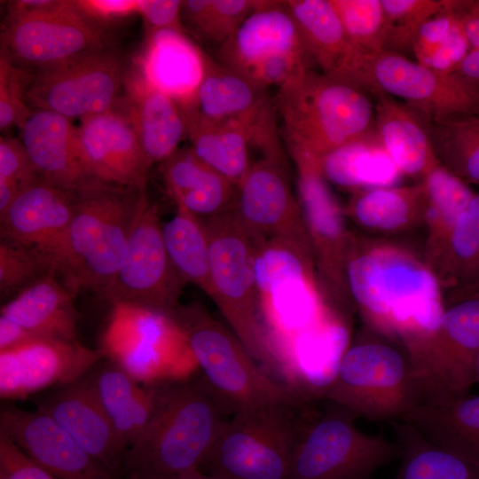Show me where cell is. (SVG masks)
Masks as SVG:
<instances>
[{
  "mask_svg": "<svg viewBox=\"0 0 479 479\" xmlns=\"http://www.w3.org/2000/svg\"><path fill=\"white\" fill-rule=\"evenodd\" d=\"M346 281L364 327L404 349L413 366L446 307L424 257L394 241L355 234Z\"/></svg>",
  "mask_w": 479,
  "mask_h": 479,
  "instance_id": "6da1fadb",
  "label": "cell"
},
{
  "mask_svg": "<svg viewBox=\"0 0 479 479\" xmlns=\"http://www.w3.org/2000/svg\"><path fill=\"white\" fill-rule=\"evenodd\" d=\"M148 201L146 187L87 181L76 189L72 220L51 259L75 297L84 289L101 295L109 287Z\"/></svg>",
  "mask_w": 479,
  "mask_h": 479,
  "instance_id": "7a4b0ae2",
  "label": "cell"
},
{
  "mask_svg": "<svg viewBox=\"0 0 479 479\" xmlns=\"http://www.w3.org/2000/svg\"><path fill=\"white\" fill-rule=\"evenodd\" d=\"M202 376L167 381L157 412L127 452L122 476H174L203 466L227 420Z\"/></svg>",
  "mask_w": 479,
  "mask_h": 479,
  "instance_id": "3957f363",
  "label": "cell"
},
{
  "mask_svg": "<svg viewBox=\"0 0 479 479\" xmlns=\"http://www.w3.org/2000/svg\"><path fill=\"white\" fill-rule=\"evenodd\" d=\"M360 82L310 67L279 88L275 99L290 155L320 161L326 153L369 134L374 101Z\"/></svg>",
  "mask_w": 479,
  "mask_h": 479,
  "instance_id": "277c9868",
  "label": "cell"
},
{
  "mask_svg": "<svg viewBox=\"0 0 479 479\" xmlns=\"http://www.w3.org/2000/svg\"><path fill=\"white\" fill-rule=\"evenodd\" d=\"M184 333L204 381L226 414L269 404L301 409L302 398L263 370L236 334L200 302L171 314Z\"/></svg>",
  "mask_w": 479,
  "mask_h": 479,
  "instance_id": "5b68a950",
  "label": "cell"
},
{
  "mask_svg": "<svg viewBox=\"0 0 479 479\" xmlns=\"http://www.w3.org/2000/svg\"><path fill=\"white\" fill-rule=\"evenodd\" d=\"M255 275L269 340L307 343L343 321L319 287L312 253L279 239L255 240Z\"/></svg>",
  "mask_w": 479,
  "mask_h": 479,
  "instance_id": "8992f818",
  "label": "cell"
},
{
  "mask_svg": "<svg viewBox=\"0 0 479 479\" xmlns=\"http://www.w3.org/2000/svg\"><path fill=\"white\" fill-rule=\"evenodd\" d=\"M321 395L372 421L401 420L422 401L404 349L365 327L342 354Z\"/></svg>",
  "mask_w": 479,
  "mask_h": 479,
  "instance_id": "52a82bcc",
  "label": "cell"
},
{
  "mask_svg": "<svg viewBox=\"0 0 479 479\" xmlns=\"http://www.w3.org/2000/svg\"><path fill=\"white\" fill-rule=\"evenodd\" d=\"M200 219L209 246L210 298L251 357L273 366L275 355L262 320L255 283V240L233 211Z\"/></svg>",
  "mask_w": 479,
  "mask_h": 479,
  "instance_id": "ba28073f",
  "label": "cell"
},
{
  "mask_svg": "<svg viewBox=\"0 0 479 479\" xmlns=\"http://www.w3.org/2000/svg\"><path fill=\"white\" fill-rule=\"evenodd\" d=\"M98 351L144 384L185 380L198 367L171 315L127 304H112Z\"/></svg>",
  "mask_w": 479,
  "mask_h": 479,
  "instance_id": "9c48e42d",
  "label": "cell"
},
{
  "mask_svg": "<svg viewBox=\"0 0 479 479\" xmlns=\"http://www.w3.org/2000/svg\"><path fill=\"white\" fill-rule=\"evenodd\" d=\"M329 404L322 414L302 422L290 479H373L381 467L400 459L399 443L362 432L355 413Z\"/></svg>",
  "mask_w": 479,
  "mask_h": 479,
  "instance_id": "30bf717a",
  "label": "cell"
},
{
  "mask_svg": "<svg viewBox=\"0 0 479 479\" xmlns=\"http://www.w3.org/2000/svg\"><path fill=\"white\" fill-rule=\"evenodd\" d=\"M295 409L269 404L233 414L202 467L227 479H290L302 422Z\"/></svg>",
  "mask_w": 479,
  "mask_h": 479,
  "instance_id": "8fae6325",
  "label": "cell"
},
{
  "mask_svg": "<svg viewBox=\"0 0 479 479\" xmlns=\"http://www.w3.org/2000/svg\"><path fill=\"white\" fill-rule=\"evenodd\" d=\"M124 81L122 60L106 47L36 69L25 99L35 110L81 121L114 109Z\"/></svg>",
  "mask_w": 479,
  "mask_h": 479,
  "instance_id": "7c38bea8",
  "label": "cell"
},
{
  "mask_svg": "<svg viewBox=\"0 0 479 479\" xmlns=\"http://www.w3.org/2000/svg\"><path fill=\"white\" fill-rule=\"evenodd\" d=\"M298 200L310 237L317 279L334 310L342 315L354 308L347 287L346 265L355 233L324 178L319 161L294 159ZM355 309V308H354Z\"/></svg>",
  "mask_w": 479,
  "mask_h": 479,
  "instance_id": "4fadbf2b",
  "label": "cell"
},
{
  "mask_svg": "<svg viewBox=\"0 0 479 479\" xmlns=\"http://www.w3.org/2000/svg\"><path fill=\"white\" fill-rule=\"evenodd\" d=\"M1 46L15 67L39 69L106 48V36L75 1L56 0L42 10L8 14Z\"/></svg>",
  "mask_w": 479,
  "mask_h": 479,
  "instance_id": "5bb4252c",
  "label": "cell"
},
{
  "mask_svg": "<svg viewBox=\"0 0 479 479\" xmlns=\"http://www.w3.org/2000/svg\"><path fill=\"white\" fill-rule=\"evenodd\" d=\"M359 81L372 93L404 100L426 121L479 113L478 86L455 72H440L397 52L366 57Z\"/></svg>",
  "mask_w": 479,
  "mask_h": 479,
  "instance_id": "9a60e30c",
  "label": "cell"
},
{
  "mask_svg": "<svg viewBox=\"0 0 479 479\" xmlns=\"http://www.w3.org/2000/svg\"><path fill=\"white\" fill-rule=\"evenodd\" d=\"M478 355L479 298H465L446 305L414 365L421 404L467 396L476 382Z\"/></svg>",
  "mask_w": 479,
  "mask_h": 479,
  "instance_id": "2e32d148",
  "label": "cell"
},
{
  "mask_svg": "<svg viewBox=\"0 0 479 479\" xmlns=\"http://www.w3.org/2000/svg\"><path fill=\"white\" fill-rule=\"evenodd\" d=\"M186 283L167 253L158 206L148 201L131 232L126 255L101 294L112 304H127L171 315Z\"/></svg>",
  "mask_w": 479,
  "mask_h": 479,
  "instance_id": "e0dca14e",
  "label": "cell"
},
{
  "mask_svg": "<svg viewBox=\"0 0 479 479\" xmlns=\"http://www.w3.org/2000/svg\"><path fill=\"white\" fill-rule=\"evenodd\" d=\"M232 211L254 239L286 240L313 254L284 154L263 155L253 161L238 185Z\"/></svg>",
  "mask_w": 479,
  "mask_h": 479,
  "instance_id": "ac0fdd59",
  "label": "cell"
},
{
  "mask_svg": "<svg viewBox=\"0 0 479 479\" xmlns=\"http://www.w3.org/2000/svg\"><path fill=\"white\" fill-rule=\"evenodd\" d=\"M102 358L77 342L39 337L0 352V396L25 398L50 387H59L87 375Z\"/></svg>",
  "mask_w": 479,
  "mask_h": 479,
  "instance_id": "d6986e66",
  "label": "cell"
},
{
  "mask_svg": "<svg viewBox=\"0 0 479 479\" xmlns=\"http://www.w3.org/2000/svg\"><path fill=\"white\" fill-rule=\"evenodd\" d=\"M179 106L191 148L205 163L237 186L253 163L252 146L262 155L283 151L276 118L212 122L201 117L191 105Z\"/></svg>",
  "mask_w": 479,
  "mask_h": 479,
  "instance_id": "ffe728a7",
  "label": "cell"
},
{
  "mask_svg": "<svg viewBox=\"0 0 479 479\" xmlns=\"http://www.w3.org/2000/svg\"><path fill=\"white\" fill-rule=\"evenodd\" d=\"M80 157L88 181L146 187L152 165L124 113L88 116L77 126Z\"/></svg>",
  "mask_w": 479,
  "mask_h": 479,
  "instance_id": "44dd1931",
  "label": "cell"
},
{
  "mask_svg": "<svg viewBox=\"0 0 479 479\" xmlns=\"http://www.w3.org/2000/svg\"><path fill=\"white\" fill-rule=\"evenodd\" d=\"M0 434L55 479H119L81 448L50 416L10 406L0 412Z\"/></svg>",
  "mask_w": 479,
  "mask_h": 479,
  "instance_id": "7402d4cb",
  "label": "cell"
},
{
  "mask_svg": "<svg viewBox=\"0 0 479 479\" xmlns=\"http://www.w3.org/2000/svg\"><path fill=\"white\" fill-rule=\"evenodd\" d=\"M86 452L116 477L122 476L128 449L104 412L87 375L56 389L37 403Z\"/></svg>",
  "mask_w": 479,
  "mask_h": 479,
  "instance_id": "603a6c76",
  "label": "cell"
},
{
  "mask_svg": "<svg viewBox=\"0 0 479 479\" xmlns=\"http://www.w3.org/2000/svg\"><path fill=\"white\" fill-rule=\"evenodd\" d=\"M75 202L76 189L40 178L0 216L1 240L35 247L51 261L72 220Z\"/></svg>",
  "mask_w": 479,
  "mask_h": 479,
  "instance_id": "cb8c5ba5",
  "label": "cell"
},
{
  "mask_svg": "<svg viewBox=\"0 0 479 479\" xmlns=\"http://www.w3.org/2000/svg\"><path fill=\"white\" fill-rule=\"evenodd\" d=\"M21 142L41 178L75 190L88 180L79 150L77 126L56 113L34 110L20 127Z\"/></svg>",
  "mask_w": 479,
  "mask_h": 479,
  "instance_id": "d4e9b609",
  "label": "cell"
},
{
  "mask_svg": "<svg viewBox=\"0 0 479 479\" xmlns=\"http://www.w3.org/2000/svg\"><path fill=\"white\" fill-rule=\"evenodd\" d=\"M287 4L308 59L325 75L358 81L366 57L349 40L330 0H288Z\"/></svg>",
  "mask_w": 479,
  "mask_h": 479,
  "instance_id": "484cf974",
  "label": "cell"
},
{
  "mask_svg": "<svg viewBox=\"0 0 479 479\" xmlns=\"http://www.w3.org/2000/svg\"><path fill=\"white\" fill-rule=\"evenodd\" d=\"M284 52L305 54L287 1L262 0L234 34L218 47L217 59L223 65L244 73L259 61Z\"/></svg>",
  "mask_w": 479,
  "mask_h": 479,
  "instance_id": "4316f807",
  "label": "cell"
},
{
  "mask_svg": "<svg viewBox=\"0 0 479 479\" xmlns=\"http://www.w3.org/2000/svg\"><path fill=\"white\" fill-rule=\"evenodd\" d=\"M88 376L118 438L129 449L153 419L167 381L140 383L108 360Z\"/></svg>",
  "mask_w": 479,
  "mask_h": 479,
  "instance_id": "83f0119b",
  "label": "cell"
},
{
  "mask_svg": "<svg viewBox=\"0 0 479 479\" xmlns=\"http://www.w3.org/2000/svg\"><path fill=\"white\" fill-rule=\"evenodd\" d=\"M207 55L183 32L151 31L141 60L140 78L179 106L190 105L202 82Z\"/></svg>",
  "mask_w": 479,
  "mask_h": 479,
  "instance_id": "f1b7e54d",
  "label": "cell"
},
{
  "mask_svg": "<svg viewBox=\"0 0 479 479\" xmlns=\"http://www.w3.org/2000/svg\"><path fill=\"white\" fill-rule=\"evenodd\" d=\"M374 124L379 140L401 173L422 181L441 166L426 121L406 104L373 92Z\"/></svg>",
  "mask_w": 479,
  "mask_h": 479,
  "instance_id": "f546056e",
  "label": "cell"
},
{
  "mask_svg": "<svg viewBox=\"0 0 479 479\" xmlns=\"http://www.w3.org/2000/svg\"><path fill=\"white\" fill-rule=\"evenodd\" d=\"M165 190L176 203L199 217L232 211L238 186L189 148L177 149L161 163Z\"/></svg>",
  "mask_w": 479,
  "mask_h": 479,
  "instance_id": "4dcf8cb0",
  "label": "cell"
},
{
  "mask_svg": "<svg viewBox=\"0 0 479 479\" xmlns=\"http://www.w3.org/2000/svg\"><path fill=\"white\" fill-rule=\"evenodd\" d=\"M204 119L263 121L276 116L267 89L207 55L206 69L190 104Z\"/></svg>",
  "mask_w": 479,
  "mask_h": 479,
  "instance_id": "1f68e13d",
  "label": "cell"
},
{
  "mask_svg": "<svg viewBox=\"0 0 479 479\" xmlns=\"http://www.w3.org/2000/svg\"><path fill=\"white\" fill-rule=\"evenodd\" d=\"M75 296L55 271L34 282L1 307V316L39 337L77 342Z\"/></svg>",
  "mask_w": 479,
  "mask_h": 479,
  "instance_id": "d6a6232c",
  "label": "cell"
},
{
  "mask_svg": "<svg viewBox=\"0 0 479 479\" xmlns=\"http://www.w3.org/2000/svg\"><path fill=\"white\" fill-rule=\"evenodd\" d=\"M425 192L421 182L381 186L352 192L344 208L346 218L378 234H397L423 224Z\"/></svg>",
  "mask_w": 479,
  "mask_h": 479,
  "instance_id": "836d02e7",
  "label": "cell"
},
{
  "mask_svg": "<svg viewBox=\"0 0 479 479\" xmlns=\"http://www.w3.org/2000/svg\"><path fill=\"white\" fill-rule=\"evenodd\" d=\"M136 87L125 115L149 163H161L178 149L186 136L181 108L175 99L141 78Z\"/></svg>",
  "mask_w": 479,
  "mask_h": 479,
  "instance_id": "e575fe53",
  "label": "cell"
},
{
  "mask_svg": "<svg viewBox=\"0 0 479 479\" xmlns=\"http://www.w3.org/2000/svg\"><path fill=\"white\" fill-rule=\"evenodd\" d=\"M431 443L479 461V395L420 404L401 420Z\"/></svg>",
  "mask_w": 479,
  "mask_h": 479,
  "instance_id": "d590c367",
  "label": "cell"
},
{
  "mask_svg": "<svg viewBox=\"0 0 479 479\" xmlns=\"http://www.w3.org/2000/svg\"><path fill=\"white\" fill-rule=\"evenodd\" d=\"M319 164L327 183L351 192L392 186L402 176L372 132L326 153Z\"/></svg>",
  "mask_w": 479,
  "mask_h": 479,
  "instance_id": "8d00e7d4",
  "label": "cell"
},
{
  "mask_svg": "<svg viewBox=\"0 0 479 479\" xmlns=\"http://www.w3.org/2000/svg\"><path fill=\"white\" fill-rule=\"evenodd\" d=\"M389 423L402 448L393 479H479V461L431 443L404 420Z\"/></svg>",
  "mask_w": 479,
  "mask_h": 479,
  "instance_id": "74e56055",
  "label": "cell"
},
{
  "mask_svg": "<svg viewBox=\"0 0 479 479\" xmlns=\"http://www.w3.org/2000/svg\"><path fill=\"white\" fill-rule=\"evenodd\" d=\"M420 182L425 192L423 224L427 229L423 257L429 266L475 193L465 181L442 165Z\"/></svg>",
  "mask_w": 479,
  "mask_h": 479,
  "instance_id": "f35d334b",
  "label": "cell"
},
{
  "mask_svg": "<svg viewBox=\"0 0 479 479\" xmlns=\"http://www.w3.org/2000/svg\"><path fill=\"white\" fill-rule=\"evenodd\" d=\"M169 257L182 279L212 294L208 235L200 217L182 207L162 224Z\"/></svg>",
  "mask_w": 479,
  "mask_h": 479,
  "instance_id": "ab89813d",
  "label": "cell"
},
{
  "mask_svg": "<svg viewBox=\"0 0 479 479\" xmlns=\"http://www.w3.org/2000/svg\"><path fill=\"white\" fill-rule=\"evenodd\" d=\"M429 267L444 289L453 290L479 278V194L460 214Z\"/></svg>",
  "mask_w": 479,
  "mask_h": 479,
  "instance_id": "60d3db41",
  "label": "cell"
},
{
  "mask_svg": "<svg viewBox=\"0 0 479 479\" xmlns=\"http://www.w3.org/2000/svg\"><path fill=\"white\" fill-rule=\"evenodd\" d=\"M426 122L441 165L463 181L479 183V113Z\"/></svg>",
  "mask_w": 479,
  "mask_h": 479,
  "instance_id": "b9f144b4",
  "label": "cell"
},
{
  "mask_svg": "<svg viewBox=\"0 0 479 479\" xmlns=\"http://www.w3.org/2000/svg\"><path fill=\"white\" fill-rule=\"evenodd\" d=\"M262 0H185L181 16L200 39L224 43L242 22L261 4Z\"/></svg>",
  "mask_w": 479,
  "mask_h": 479,
  "instance_id": "7bdbcfd3",
  "label": "cell"
},
{
  "mask_svg": "<svg viewBox=\"0 0 479 479\" xmlns=\"http://www.w3.org/2000/svg\"><path fill=\"white\" fill-rule=\"evenodd\" d=\"M353 46L365 57L385 50L387 27L381 0H330Z\"/></svg>",
  "mask_w": 479,
  "mask_h": 479,
  "instance_id": "ee69618b",
  "label": "cell"
},
{
  "mask_svg": "<svg viewBox=\"0 0 479 479\" xmlns=\"http://www.w3.org/2000/svg\"><path fill=\"white\" fill-rule=\"evenodd\" d=\"M386 19L385 50L404 55L412 51L421 26L445 10L449 0H381Z\"/></svg>",
  "mask_w": 479,
  "mask_h": 479,
  "instance_id": "f6af8a7d",
  "label": "cell"
},
{
  "mask_svg": "<svg viewBox=\"0 0 479 479\" xmlns=\"http://www.w3.org/2000/svg\"><path fill=\"white\" fill-rule=\"evenodd\" d=\"M52 271H55L52 262L40 250L1 240L0 292L2 296H15Z\"/></svg>",
  "mask_w": 479,
  "mask_h": 479,
  "instance_id": "bcb514c9",
  "label": "cell"
},
{
  "mask_svg": "<svg viewBox=\"0 0 479 479\" xmlns=\"http://www.w3.org/2000/svg\"><path fill=\"white\" fill-rule=\"evenodd\" d=\"M24 68L12 65L1 54L0 59V129L6 130L18 125L20 128L32 114L25 103Z\"/></svg>",
  "mask_w": 479,
  "mask_h": 479,
  "instance_id": "7dc6e473",
  "label": "cell"
},
{
  "mask_svg": "<svg viewBox=\"0 0 479 479\" xmlns=\"http://www.w3.org/2000/svg\"><path fill=\"white\" fill-rule=\"evenodd\" d=\"M461 3L462 1H451L445 10L421 26L412 48L417 62L424 66L428 64L457 22Z\"/></svg>",
  "mask_w": 479,
  "mask_h": 479,
  "instance_id": "c3c4849f",
  "label": "cell"
},
{
  "mask_svg": "<svg viewBox=\"0 0 479 479\" xmlns=\"http://www.w3.org/2000/svg\"><path fill=\"white\" fill-rule=\"evenodd\" d=\"M40 178L21 140L1 137L0 181L12 184L22 192Z\"/></svg>",
  "mask_w": 479,
  "mask_h": 479,
  "instance_id": "681fc988",
  "label": "cell"
},
{
  "mask_svg": "<svg viewBox=\"0 0 479 479\" xmlns=\"http://www.w3.org/2000/svg\"><path fill=\"white\" fill-rule=\"evenodd\" d=\"M0 479H55L26 455L11 439L0 434Z\"/></svg>",
  "mask_w": 479,
  "mask_h": 479,
  "instance_id": "f907efd6",
  "label": "cell"
},
{
  "mask_svg": "<svg viewBox=\"0 0 479 479\" xmlns=\"http://www.w3.org/2000/svg\"><path fill=\"white\" fill-rule=\"evenodd\" d=\"M181 8L182 1L179 0H137V14L151 31L175 30L185 33Z\"/></svg>",
  "mask_w": 479,
  "mask_h": 479,
  "instance_id": "816d5d0a",
  "label": "cell"
},
{
  "mask_svg": "<svg viewBox=\"0 0 479 479\" xmlns=\"http://www.w3.org/2000/svg\"><path fill=\"white\" fill-rule=\"evenodd\" d=\"M470 49L459 14L452 29L426 66L440 72L452 73Z\"/></svg>",
  "mask_w": 479,
  "mask_h": 479,
  "instance_id": "f5cc1de1",
  "label": "cell"
},
{
  "mask_svg": "<svg viewBox=\"0 0 479 479\" xmlns=\"http://www.w3.org/2000/svg\"><path fill=\"white\" fill-rule=\"evenodd\" d=\"M75 3L98 24L137 14V0H79Z\"/></svg>",
  "mask_w": 479,
  "mask_h": 479,
  "instance_id": "db71d44e",
  "label": "cell"
},
{
  "mask_svg": "<svg viewBox=\"0 0 479 479\" xmlns=\"http://www.w3.org/2000/svg\"><path fill=\"white\" fill-rule=\"evenodd\" d=\"M36 338L39 336L23 326L0 316V352L13 349Z\"/></svg>",
  "mask_w": 479,
  "mask_h": 479,
  "instance_id": "11a10c76",
  "label": "cell"
},
{
  "mask_svg": "<svg viewBox=\"0 0 479 479\" xmlns=\"http://www.w3.org/2000/svg\"><path fill=\"white\" fill-rule=\"evenodd\" d=\"M459 14L470 48L479 49V1H462Z\"/></svg>",
  "mask_w": 479,
  "mask_h": 479,
  "instance_id": "9f6ffc18",
  "label": "cell"
},
{
  "mask_svg": "<svg viewBox=\"0 0 479 479\" xmlns=\"http://www.w3.org/2000/svg\"><path fill=\"white\" fill-rule=\"evenodd\" d=\"M453 72L479 87V49H470Z\"/></svg>",
  "mask_w": 479,
  "mask_h": 479,
  "instance_id": "6f0895ef",
  "label": "cell"
},
{
  "mask_svg": "<svg viewBox=\"0 0 479 479\" xmlns=\"http://www.w3.org/2000/svg\"><path fill=\"white\" fill-rule=\"evenodd\" d=\"M470 297L479 298V278L468 284L452 290L446 305Z\"/></svg>",
  "mask_w": 479,
  "mask_h": 479,
  "instance_id": "680465c9",
  "label": "cell"
},
{
  "mask_svg": "<svg viewBox=\"0 0 479 479\" xmlns=\"http://www.w3.org/2000/svg\"><path fill=\"white\" fill-rule=\"evenodd\" d=\"M177 479H227L220 475H211V474H203L200 468H195L187 472H185L178 476Z\"/></svg>",
  "mask_w": 479,
  "mask_h": 479,
  "instance_id": "91938a15",
  "label": "cell"
},
{
  "mask_svg": "<svg viewBox=\"0 0 479 479\" xmlns=\"http://www.w3.org/2000/svg\"><path fill=\"white\" fill-rule=\"evenodd\" d=\"M145 479H177V477L174 476H154V477H149Z\"/></svg>",
  "mask_w": 479,
  "mask_h": 479,
  "instance_id": "94428289",
  "label": "cell"
},
{
  "mask_svg": "<svg viewBox=\"0 0 479 479\" xmlns=\"http://www.w3.org/2000/svg\"><path fill=\"white\" fill-rule=\"evenodd\" d=\"M476 382H479V355L476 362Z\"/></svg>",
  "mask_w": 479,
  "mask_h": 479,
  "instance_id": "6125c7cd",
  "label": "cell"
}]
</instances>
